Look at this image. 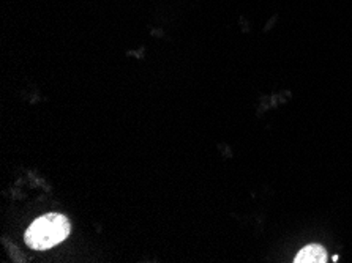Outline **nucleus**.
Masks as SVG:
<instances>
[{
    "label": "nucleus",
    "mask_w": 352,
    "mask_h": 263,
    "mask_svg": "<svg viewBox=\"0 0 352 263\" xmlns=\"http://www.w3.org/2000/svg\"><path fill=\"white\" fill-rule=\"evenodd\" d=\"M72 224L60 213H47L29 225L24 241L35 251H46L60 244L70 235Z\"/></svg>",
    "instance_id": "nucleus-1"
},
{
    "label": "nucleus",
    "mask_w": 352,
    "mask_h": 263,
    "mask_svg": "<svg viewBox=\"0 0 352 263\" xmlns=\"http://www.w3.org/2000/svg\"><path fill=\"white\" fill-rule=\"evenodd\" d=\"M296 263H325L327 262V252L319 244H310L303 248L294 259Z\"/></svg>",
    "instance_id": "nucleus-2"
}]
</instances>
